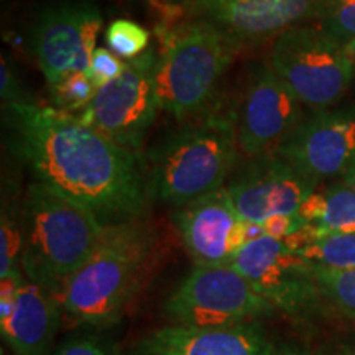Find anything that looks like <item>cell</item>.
I'll list each match as a JSON object with an SVG mask.
<instances>
[{"instance_id":"cell-30","label":"cell","mask_w":355,"mask_h":355,"mask_svg":"<svg viewBox=\"0 0 355 355\" xmlns=\"http://www.w3.org/2000/svg\"><path fill=\"white\" fill-rule=\"evenodd\" d=\"M343 183L355 191V162L349 166V170L343 175Z\"/></svg>"},{"instance_id":"cell-5","label":"cell","mask_w":355,"mask_h":355,"mask_svg":"<svg viewBox=\"0 0 355 355\" xmlns=\"http://www.w3.org/2000/svg\"><path fill=\"white\" fill-rule=\"evenodd\" d=\"M162 40L165 48L157 68L159 105L176 121H186L209 102L241 43L199 19L163 30Z\"/></svg>"},{"instance_id":"cell-29","label":"cell","mask_w":355,"mask_h":355,"mask_svg":"<svg viewBox=\"0 0 355 355\" xmlns=\"http://www.w3.org/2000/svg\"><path fill=\"white\" fill-rule=\"evenodd\" d=\"M321 355H355V334L329 345L326 350H322Z\"/></svg>"},{"instance_id":"cell-20","label":"cell","mask_w":355,"mask_h":355,"mask_svg":"<svg viewBox=\"0 0 355 355\" xmlns=\"http://www.w3.org/2000/svg\"><path fill=\"white\" fill-rule=\"evenodd\" d=\"M313 272L321 298L347 318L355 319V268L332 270L313 265Z\"/></svg>"},{"instance_id":"cell-9","label":"cell","mask_w":355,"mask_h":355,"mask_svg":"<svg viewBox=\"0 0 355 355\" xmlns=\"http://www.w3.org/2000/svg\"><path fill=\"white\" fill-rule=\"evenodd\" d=\"M102 25L99 7L89 0H69L42 12L30 44L48 86L69 74L89 73Z\"/></svg>"},{"instance_id":"cell-32","label":"cell","mask_w":355,"mask_h":355,"mask_svg":"<svg viewBox=\"0 0 355 355\" xmlns=\"http://www.w3.org/2000/svg\"><path fill=\"white\" fill-rule=\"evenodd\" d=\"M344 46H345V50H347L350 60H352V63L355 66V40H352V42L347 44H344Z\"/></svg>"},{"instance_id":"cell-1","label":"cell","mask_w":355,"mask_h":355,"mask_svg":"<svg viewBox=\"0 0 355 355\" xmlns=\"http://www.w3.org/2000/svg\"><path fill=\"white\" fill-rule=\"evenodd\" d=\"M7 110L17 153L38 181L81 204L104 225L140 220L150 184L135 153L55 107L20 102Z\"/></svg>"},{"instance_id":"cell-28","label":"cell","mask_w":355,"mask_h":355,"mask_svg":"<svg viewBox=\"0 0 355 355\" xmlns=\"http://www.w3.org/2000/svg\"><path fill=\"white\" fill-rule=\"evenodd\" d=\"M306 222L301 219L298 214L295 216H275L261 222V227L265 230V235H270V237L278 239V241H283L288 235L295 234L296 230L303 227Z\"/></svg>"},{"instance_id":"cell-15","label":"cell","mask_w":355,"mask_h":355,"mask_svg":"<svg viewBox=\"0 0 355 355\" xmlns=\"http://www.w3.org/2000/svg\"><path fill=\"white\" fill-rule=\"evenodd\" d=\"M178 232L196 265H230L247 245V220L235 211L227 188L176 207Z\"/></svg>"},{"instance_id":"cell-33","label":"cell","mask_w":355,"mask_h":355,"mask_svg":"<svg viewBox=\"0 0 355 355\" xmlns=\"http://www.w3.org/2000/svg\"><path fill=\"white\" fill-rule=\"evenodd\" d=\"M184 2H188V0H181V3H180V6H178V8H180L181 6H183V3H184Z\"/></svg>"},{"instance_id":"cell-2","label":"cell","mask_w":355,"mask_h":355,"mask_svg":"<svg viewBox=\"0 0 355 355\" xmlns=\"http://www.w3.org/2000/svg\"><path fill=\"white\" fill-rule=\"evenodd\" d=\"M153 248L155 234L144 220L105 225L94 254L61 293L66 313L97 327L121 321L148 275Z\"/></svg>"},{"instance_id":"cell-13","label":"cell","mask_w":355,"mask_h":355,"mask_svg":"<svg viewBox=\"0 0 355 355\" xmlns=\"http://www.w3.org/2000/svg\"><path fill=\"white\" fill-rule=\"evenodd\" d=\"M275 155L316 181L343 176L355 162V107L318 110Z\"/></svg>"},{"instance_id":"cell-10","label":"cell","mask_w":355,"mask_h":355,"mask_svg":"<svg viewBox=\"0 0 355 355\" xmlns=\"http://www.w3.org/2000/svg\"><path fill=\"white\" fill-rule=\"evenodd\" d=\"M230 266L288 316H306L321 298L313 263L288 250L285 243L270 235L243 245Z\"/></svg>"},{"instance_id":"cell-16","label":"cell","mask_w":355,"mask_h":355,"mask_svg":"<svg viewBox=\"0 0 355 355\" xmlns=\"http://www.w3.org/2000/svg\"><path fill=\"white\" fill-rule=\"evenodd\" d=\"M260 322L224 329L170 326L150 332L133 345L132 355H273Z\"/></svg>"},{"instance_id":"cell-3","label":"cell","mask_w":355,"mask_h":355,"mask_svg":"<svg viewBox=\"0 0 355 355\" xmlns=\"http://www.w3.org/2000/svg\"><path fill=\"white\" fill-rule=\"evenodd\" d=\"M105 225L86 207L35 181L21 211V268L30 282L60 300L66 283L94 254Z\"/></svg>"},{"instance_id":"cell-24","label":"cell","mask_w":355,"mask_h":355,"mask_svg":"<svg viewBox=\"0 0 355 355\" xmlns=\"http://www.w3.org/2000/svg\"><path fill=\"white\" fill-rule=\"evenodd\" d=\"M24 250V230L21 220L13 216L7 207L2 209V224H0V278L19 272L17 261L21 259Z\"/></svg>"},{"instance_id":"cell-8","label":"cell","mask_w":355,"mask_h":355,"mask_svg":"<svg viewBox=\"0 0 355 355\" xmlns=\"http://www.w3.org/2000/svg\"><path fill=\"white\" fill-rule=\"evenodd\" d=\"M157 68L158 55L153 50L130 60L122 76L101 87L91 104L76 114L78 121L137 155L162 109Z\"/></svg>"},{"instance_id":"cell-22","label":"cell","mask_w":355,"mask_h":355,"mask_svg":"<svg viewBox=\"0 0 355 355\" xmlns=\"http://www.w3.org/2000/svg\"><path fill=\"white\" fill-rule=\"evenodd\" d=\"M105 43L123 60H135L148 50L150 33L133 20L117 19L105 30Z\"/></svg>"},{"instance_id":"cell-11","label":"cell","mask_w":355,"mask_h":355,"mask_svg":"<svg viewBox=\"0 0 355 355\" xmlns=\"http://www.w3.org/2000/svg\"><path fill=\"white\" fill-rule=\"evenodd\" d=\"M304 121L303 104L270 66L254 69L235 115L237 146L247 158L275 155Z\"/></svg>"},{"instance_id":"cell-14","label":"cell","mask_w":355,"mask_h":355,"mask_svg":"<svg viewBox=\"0 0 355 355\" xmlns=\"http://www.w3.org/2000/svg\"><path fill=\"white\" fill-rule=\"evenodd\" d=\"M319 181L306 176L277 155L254 159L229 186V196L242 220L261 224L275 216L298 214Z\"/></svg>"},{"instance_id":"cell-18","label":"cell","mask_w":355,"mask_h":355,"mask_svg":"<svg viewBox=\"0 0 355 355\" xmlns=\"http://www.w3.org/2000/svg\"><path fill=\"white\" fill-rule=\"evenodd\" d=\"M298 216L306 224H318L329 232L355 234V191L347 184H329L304 199Z\"/></svg>"},{"instance_id":"cell-4","label":"cell","mask_w":355,"mask_h":355,"mask_svg":"<svg viewBox=\"0 0 355 355\" xmlns=\"http://www.w3.org/2000/svg\"><path fill=\"white\" fill-rule=\"evenodd\" d=\"M235 115H202L173 133L150 155V194L181 207L224 188L237 158Z\"/></svg>"},{"instance_id":"cell-27","label":"cell","mask_w":355,"mask_h":355,"mask_svg":"<svg viewBox=\"0 0 355 355\" xmlns=\"http://www.w3.org/2000/svg\"><path fill=\"white\" fill-rule=\"evenodd\" d=\"M0 78H2V84H0V94H2L3 105H13L20 104V102H30L24 97V91L20 87V81L17 74L13 73L10 63H7L6 58L2 56V68H0Z\"/></svg>"},{"instance_id":"cell-25","label":"cell","mask_w":355,"mask_h":355,"mask_svg":"<svg viewBox=\"0 0 355 355\" xmlns=\"http://www.w3.org/2000/svg\"><path fill=\"white\" fill-rule=\"evenodd\" d=\"M125 69L127 63H123L121 56H117L107 48H96L87 74L91 81L96 84V87L101 89L121 78Z\"/></svg>"},{"instance_id":"cell-21","label":"cell","mask_w":355,"mask_h":355,"mask_svg":"<svg viewBox=\"0 0 355 355\" xmlns=\"http://www.w3.org/2000/svg\"><path fill=\"white\" fill-rule=\"evenodd\" d=\"M48 87H50L53 107L73 115L81 114L99 91L87 73L69 74Z\"/></svg>"},{"instance_id":"cell-6","label":"cell","mask_w":355,"mask_h":355,"mask_svg":"<svg viewBox=\"0 0 355 355\" xmlns=\"http://www.w3.org/2000/svg\"><path fill=\"white\" fill-rule=\"evenodd\" d=\"M270 68L306 107L331 109L349 91L355 66L321 26H293L275 38Z\"/></svg>"},{"instance_id":"cell-23","label":"cell","mask_w":355,"mask_h":355,"mask_svg":"<svg viewBox=\"0 0 355 355\" xmlns=\"http://www.w3.org/2000/svg\"><path fill=\"white\" fill-rule=\"evenodd\" d=\"M321 28L339 43L355 40V0H326L322 8Z\"/></svg>"},{"instance_id":"cell-7","label":"cell","mask_w":355,"mask_h":355,"mask_svg":"<svg viewBox=\"0 0 355 355\" xmlns=\"http://www.w3.org/2000/svg\"><path fill=\"white\" fill-rule=\"evenodd\" d=\"M275 311L230 265H196L165 303V316L176 326L199 329L259 322Z\"/></svg>"},{"instance_id":"cell-17","label":"cell","mask_w":355,"mask_h":355,"mask_svg":"<svg viewBox=\"0 0 355 355\" xmlns=\"http://www.w3.org/2000/svg\"><path fill=\"white\" fill-rule=\"evenodd\" d=\"M61 322L56 296L33 282H25L10 318L0 322L2 337L17 355H50Z\"/></svg>"},{"instance_id":"cell-12","label":"cell","mask_w":355,"mask_h":355,"mask_svg":"<svg viewBox=\"0 0 355 355\" xmlns=\"http://www.w3.org/2000/svg\"><path fill=\"white\" fill-rule=\"evenodd\" d=\"M324 6L326 0H188L180 12L209 21L237 43H255L319 19Z\"/></svg>"},{"instance_id":"cell-31","label":"cell","mask_w":355,"mask_h":355,"mask_svg":"<svg viewBox=\"0 0 355 355\" xmlns=\"http://www.w3.org/2000/svg\"><path fill=\"white\" fill-rule=\"evenodd\" d=\"M273 355H306L304 352H301V350H298V349H293V347H285V349H282V350H275V354Z\"/></svg>"},{"instance_id":"cell-19","label":"cell","mask_w":355,"mask_h":355,"mask_svg":"<svg viewBox=\"0 0 355 355\" xmlns=\"http://www.w3.org/2000/svg\"><path fill=\"white\" fill-rule=\"evenodd\" d=\"M298 255L324 268L352 270L355 268V234L329 232L324 229L318 241Z\"/></svg>"},{"instance_id":"cell-26","label":"cell","mask_w":355,"mask_h":355,"mask_svg":"<svg viewBox=\"0 0 355 355\" xmlns=\"http://www.w3.org/2000/svg\"><path fill=\"white\" fill-rule=\"evenodd\" d=\"M51 355H115L109 347L91 337H74L64 340Z\"/></svg>"}]
</instances>
